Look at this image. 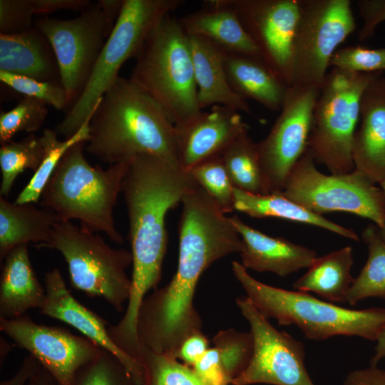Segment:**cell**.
Segmentation results:
<instances>
[{
	"label": "cell",
	"instance_id": "cell-48",
	"mask_svg": "<svg viewBox=\"0 0 385 385\" xmlns=\"http://www.w3.org/2000/svg\"><path fill=\"white\" fill-rule=\"evenodd\" d=\"M385 359V329L382 332L374 348V352L370 359V366H377Z\"/></svg>",
	"mask_w": 385,
	"mask_h": 385
},
{
	"label": "cell",
	"instance_id": "cell-23",
	"mask_svg": "<svg viewBox=\"0 0 385 385\" xmlns=\"http://www.w3.org/2000/svg\"><path fill=\"white\" fill-rule=\"evenodd\" d=\"M0 71L41 81L61 83L52 46L35 26L19 34H0Z\"/></svg>",
	"mask_w": 385,
	"mask_h": 385
},
{
	"label": "cell",
	"instance_id": "cell-38",
	"mask_svg": "<svg viewBox=\"0 0 385 385\" xmlns=\"http://www.w3.org/2000/svg\"><path fill=\"white\" fill-rule=\"evenodd\" d=\"M0 80L16 91L39 100L57 110L68 109L66 92L61 83L41 81L0 71Z\"/></svg>",
	"mask_w": 385,
	"mask_h": 385
},
{
	"label": "cell",
	"instance_id": "cell-44",
	"mask_svg": "<svg viewBox=\"0 0 385 385\" xmlns=\"http://www.w3.org/2000/svg\"><path fill=\"white\" fill-rule=\"evenodd\" d=\"M91 3L90 0H32L34 14L43 15L58 10L81 12Z\"/></svg>",
	"mask_w": 385,
	"mask_h": 385
},
{
	"label": "cell",
	"instance_id": "cell-49",
	"mask_svg": "<svg viewBox=\"0 0 385 385\" xmlns=\"http://www.w3.org/2000/svg\"><path fill=\"white\" fill-rule=\"evenodd\" d=\"M27 385H60L53 376L43 367Z\"/></svg>",
	"mask_w": 385,
	"mask_h": 385
},
{
	"label": "cell",
	"instance_id": "cell-14",
	"mask_svg": "<svg viewBox=\"0 0 385 385\" xmlns=\"http://www.w3.org/2000/svg\"><path fill=\"white\" fill-rule=\"evenodd\" d=\"M319 89L291 86L268 135L257 143L268 193L281 192L307 149Z\"/></svg>",
	"mask_w": 385,
	"mask_h": 385
},
{
	"label": "cell",
	"instance_id": "cell-36",
	"mask_svg": "<svg viewBox=\"0 0 385 385\" xmlns=\"http://www.w3.org/2000/svg\"><path fill=\"white\" fill-rule=\"evenodd\" d=\"M217 349L222 365L232 379L237 377L247 366L254 349L251 332H238L233 329L221 330L212 339Z\"/></svg>",
	"mask_w": 385,
	"mask_h": 385
},
{
	"label": "cell",
	"instance_id": "cell-32",
	"mask_svg": "<svg viewBox=\"0 0 385 385\" xmlns=\"http://www.w3.org/2000/svg\"><path fill=\"white\" fill-rule=\"evenodd\" d=\"M45 148L41 136L31 133L19 141H10L0 148L1 197L9 195L17 176L26 169L34 173L41 166Z\"/></svg>",
	"mask_w": 385,
	"mask_h": 385
},
{
	"label": "cell",
	"instance_id": "cell-11",
	"mask_svg": "<svg viewBox=\"0 0 385 385\" xmlns=\"http://www.w3.org/2000/svg\"><path fill=\"white\" fill-rule=\"evenodd\" d=\"M356 29L349 0H299L292 86L320 90L332 55Z\"/></svg>",
	"mask_w": 385,
	"mask_h": 385
},
{
	"label": "cell",
	"instance_id": "cell-4",
	"mask_svg": "<svg viewBox=\"0 0 385 385\" xmlns=\"http://www.w3.org/2000/svg\"><path fill=\"white\" fill-rule=\"evenodd\" d=\"M86 141L72 145L63 155L43 188L39 203L52 210L58 222L78 220L81 227L102 232L113 242L124 239L115 227L113 209L121 192L129 160L104 170L92 166L83 151Z\"/></svg>",
	"mask_w": 385,
	"mask_h": 385
},
{
	"label": "cell",
	"instance_id": "cell-41",
	"mask_svg": "<svg viewBox=\"0 0 385 385\" xmlns=\"http://www.w3.org/2000/svg\"><path fill=\"white\" fill-rule=\"evenodd\" d=\"M203 385H228L232 379L226 372L217 348H209L192 367Z\"/></svg>",
	"mask_w": 385,
	"mask_h": 385
},
{
	"label": "cell",
	"instance_id": "cell-3",
	"mask_svg": "<svg viewBox=\"0 0 385 385\" xmlns=\"http://www.w3.org/2000/svg\"><path fill=\"white\" fill-rule=\"evenodd\" d=\"M89 128L85 150L109 166L140 154L180 165L175 125L130 78L119 76L98 101Z\"/></svg>",
	"mask_w": 385,
	"mask_h": 385
},
{
	"label": "cell",
	"instance_id": "cell-50",
	"mask_svg": "<svg viewBox=\"0 0 385 385\" xmlns=\"http://www.w3.org/2000/svg\"><path fill=\"white\" fill-rule=\"evenodd\" d=\"M12 349V346L2 337H0V365L4 362Z\"/></svg>",
	"mask_w": 385,
	"mask_h": 385
},
{
	"label": "cell",
	"instance_id": "cell-33",
	"mask_svg": "<svg viewBox=\"0 0 385 385\" xmlns=\"http://www.w3.org/2000/svg\"><path fill=\"white\" fill-rule=\"evenodd\" d=\"M143 385H203L192 367L177 359L141 346Z\"/></svg>",
	"mask_w": 385,
	"mask_h": 385
},
{
	"label": "cell",
	"instance_id": "cell-29",
	"mask_svg": "<svg viewBox=\"0 0 385 385\" xmlns=\"http://www.w3.org/2000/svg\"><path fill=\"white\" fill-rule=\"evenodd\" d=\"M241 133L220 155L234 188L255 195H267L257 143Z\"/></svg>",
	"mask_w": 385,
	"mask_h": 385
},
{
	"label": "cell",
	"instance_id": "cell-34",
	"mask_svg": "<svg viewBox=\"0 0 385 385\" xmlns=\"http://www.w3.org/2000/svg\"><path fill=\"white\" fill-rule=\"evenodd\" d=\"M190 172L198 185L225 214L235 210L234 186L220 156L197 165Z\"/></svg>",
	"mask_w": 385,
	"mask_h": 385
},
{
	"label": "cell",
	"instance_id": "cell-47",
	"mask_svg": "<svg viewBox=\"0 0 385 385\" xmlns=\"http://www.w3.org/2000/svg\"><path fill=\"white\" fill-rule=\"evenodd\" d=\"M109 28L113 30L122 11L124 0H98L97 1Z\"/></svg>",
	"mask_w": 385,
	"mask_h": 385
},
{
	"label": "cell",
	"instance_id": "cell-42",
	"mask_svg": "<svg viewBox=\"0 0 385 385\" xmlns=\"http://www.w3.org/2000/svg\"><path fill=\"white\" fill-rule=\"evenodd\" d=\"M356 4L362 19L357 38L364 41L372 38L376 27L385 21V0H359Z\"/></svg>",
	"mask_w": 385,
	"mask_h": 385
},
{
	"label": "cell",
	"instance_id": "cell-37",
	"mask_svg": "<svg viewBox=\"0 0 385 385\" xmlns=\"http://www.w3.org/2000/svg\"><path fill=\"white\" fill-rule=\"evenodd\" d=\"M73 385H138L123 362L102 349L99 355L80 369Z\"/></svg>",
	"mask_w": 385,
	"mask_h": 385
},
{
	"label": "cell",
	"instance_id": "cell-40",
	"mask_svg": "<svg viewBox=\"0 0 385 385\" xmlns=\"http://www.w3.org/2000/svg\"><path fill=\"white\" fill-rule=\"evenodd\" d=\"M32 0H0V34H19L34 26Z\"/></svg>",
	"mask_w": 385,
	"mask_h": 385
},
{
	"label": "cell",
	"instance_id": "cell-6",
	"mask_svg": "<svg viewBox=\"0 0 385 385\" xmlns=\"http://www.w3.org/2000/svg\"><path fill=\"white\" fill-rule=\"evenodd\" d=\"M130 79L158 103L175 125L186 123L202 111L189 38L171 14L148 35Z\"/></svg>",
	"mask_w": 385,
	"mask_h": 385
},
{
	"label": "cell",
	"instance_id": "cell-18",
	"mask_svg": "<svg viewBox=\"0 0 385 385\" xmlns=\"http://www.w3.org/2000/svg\"><path fill=\"white\" fill-rule=\"evenodd\" d=\"M46 297L40 314L63 322L83 334L101 348L113 353L125 365L138 385H143L140 364L122 351L112 341L108 322L81 304L67 288L61 272L53 269L45 274Z\"/></svg>",
	"mask_w": 385,
	"mask_h": 385
},
{
	"label": "cell",
	"instance_id": "cell-25",
	"mask_svg": "<svg viewBox=\"0 0 385 385\" xmlns=\"http://www.w3.org/2000/svg\"><path fill=\"white\" fill-rule=\"evenodd\" d=\"M222 53L232 90L245 100L252 99L266 108L279 111L289 87L263 60L224 49Z\"/></svg>",
	"mask_w": 385,
	"mask_h": 385
},
{
	"label": "cell",
	"instance_id": "cell-9",
	"mask_svg": "<svg viewBox=\"0 0 385 385\" xmlns=\"http://www.w3.org/2000/svg\"><path fill=\"white\" fill-rule=\"evenodd\" d=\"M40 247L59 251L68 265L71 284L88 297L104 299L115 311L128 301L131 251L109 246L101 236L71 221L57 222L48 242Z\"/></svg>",
	"mask_w": 385,
	"mask_h": 385
},
{
	"label": "cell",
	"instance_id": "cell-46",
	"mask_svg": "<svg viewBox=\"0 0 385 385\" xmlns=\"http://www.w3.org/2000/svg\"><path fill=\"white\" fill-rule=\"evenodd\" d=\"M42 365L34 356H26L15 374L9 379L1 381L0 385H27L39 372Z\"/></svg>",
	"mask_w": 385,
	"mask_h": 385
},
{
	"label": "cell",
	"instance_id": "cell-28",
	"mask_svg": "<svg viewBox=\"0 0 385 385\" xmlns=\"http://www.w3.org/2000/svg\"><path fill=\"white\" fill-rule=\"evenodd\" d=\"M234 207L235 210L252 217H272L311 225L354 241L359 240L354 230L308 210L284 197L281 192L255 195L234 188Z\"/></svg>",
	"mask_w": 385,
	"mask_h": 385
},
{
	"label": "cell",
	"instance_id": "cell-43",
	"mask_svg": "<svg viewBox=\"0 0 385 385\" xmlns=\"http://www.w3.org/2000/svg\"><path fill=\"white\" fill-rule=\"evenodd\" d=\"M209 349V340L200 332L187 337L180 346L176 359H180L185 364L192 367Z\"/></svg>",
	"mask_w": 385,
	"mask_h": 385
},
{
	"label": "cell",
	"instance_id": "cell-45",
	"mask_svg": "<svg viewBox=\"0 0 385 385\" xmlns=\"http://www.w3.org/2000/svg\"><path fill=\"white\" fill-rule=\"evenodd\" d=\"M342 385H385V369L369 366L351 371Z\"/></svg>",
	"mask_w": 385,
	"mask_h": 385
},
{
	"label": "cell",
	"instance_id": "cell-20",
	"mask_svg": "<svg viewBox=\"0 0 385 385\" xmlns=\"http://www.w3.org/2000/svg\"><path fill=\"white\" fill-rule=\"evenodd\" d=\"M230 220L241 237V264L247 270L285 277L308 268L317 257L314 250L282 237L265 235L236 215Z\"/></svg>",
	"mask_w": 385,
	"mask_h": 385
},
{
	"label": "cell",
	"instance_id": "cell-16",
	"mask_svg": "<svg viewBox=\"0 0 385 385\" xmlns=\"http://www.w3.org/2000/svg\"><path fill=\"white\" fill-rule=\"evenodd\" d=\"M263 61L289 86L299 0H227Z\"/></svg>",
	"mask_w": 385,
	"mask_h": 385
},
{
	"label": "cell",
	"instance_id": "cell-15",
	"mask_svg": "<svg viewBox=\"0 0 385 385\" xmlns=\"http://www.w3.org/2000/svg\"><path fill=\"white\" fill-rule=\"evenodd\" d=\"M0 330L37 359L60 385H73L80 369L103 349L66 329L36 323L26 314L11 319H0Z\"/></svg>",
	"mask_w": 385,
	"mask_h": 385
},
{
	"label": "cell",
	"instance_id": "cell-1",
	"mask_svg": "<svg viewBox=\"0 0 385 385\" xmlns=\"http://www.w3.org/2000/svg\"><path fill=\"white\" fill-rule=\"evenodd\" d=\"M181 203L176 273L166 286L145 296L137 319L140 346L175 359L183 342L201 332L202 319L193 304L201 274L215 261L242 249L230 217L201 187Z\"/></svg>",
	"mask_w": 385,
	"mask_h": 385
},
{
	"label": "cell",
	"instance_id": "cell-30",
	"mask_svg": "<svg viewBox=\"0 0 385 385\" xmlns=\"http://www.w3.org/2000/svg\"><path fill=\"white\" fill-rule=\"evenodd\" d=\"M361 235L368 257L349 291L346 303L351 306L371 297L385 299V242L374 224L367 225Z\"/></svg>",
	"mask_w": 385,
	"mask_h": 385
},
{
	"label": "cell",
	"instance_id": "cell-7",
	"mask_svg": "<svg viewBox=\"0 0 385 385\" xmlns=\"http://www.w3.org/2000/svg\"><path fill=\"white\" fill-rule=\"evenodd\" d=\"M185 3L184 0H124L82 93L54 130L58 135L68 139L79 130L119 77L123 63L129 58L135 59L158 22Z\"/></svg>",
	"mask_w": 385,
	"mask_h": 385
},
{
	"label": "cell",
	"instance_id": "cell-19",
	"mask_svg": "<svg viewBox=\"0 0 385 385\" xmlns=\"http://www.w3.org/2000/svg\"><path fill=\"white\" fill-rule=\"evenodd\" d=\"M352 155L354 168L374 183L385 181V76L375 78L366 87L360 101V117Z\"/></svg>",
	"mask_w": 385,
	"mask_h": 385
},
{
	"label": "cell",
	"instance_id": "cell-24",
	"mask_svg": "<svg viewBox=\"0 0 385 385\" xmlns=\"http://www.w3.org/2000/svg\"><path fill=\"white\" fill-rule=\"evenodd\" d=\"M2 264V263H1ZM46 297L31 262L28 244L13 248L3 261L0 277V319H11L40 309Z\"/></svg>",
	"mask_w": 385,
	"mask_h": 385
},
{
	"label": "cell",
	"instance_id": "cell-31",
	"mask_svg": "<svg viewBox=\"0 0 385 385\" xmlns=\"http://www.w3.org/2000/svg\"><path fill=\"white\" fill-rule=\"evenodd\" d=\"M93 114L75 135L64 140H58L55 130L48 128L43 130L41 136L45 148L43 160L29 183L19 194L15 203H36L39 201L43 188L65 153L74 144L80 141L87 142L90 139L89 125Z\"/></svg>",
	"mask_w": 385,
	"mask_h": 385
},
{
	"label": "cell",
	"instance_id": "cell-21",
	"mask_svg": "<svg viewBox=\"0 0 385 385\" xmlns=\"http://www.w3.org/2000/svg\"><path fill=\"white\" fill-rule=\"evenodd\" d=\"M192 53L197 102L201 111L210 106H222L253 114L246 100L231 88L224 68L222 49L202 36H188Z\"/></svg>",
	"mask_w": 385,
	"mask_h": 385
},
{
	"label": "cell",
	"instance_id": "cell-35",
	"mask_svg": "<svg viewBox=\"0 0 385 385\" xmlns=\"http://www.w3.org/2000/svg\"><path fill=\"white\" fill-rule=\"evenodd\" d=\"M43 102L25 96L11 110L0 114V143L11 141L19 132L34 133L43 125L48 113Z\"/></svg>",
	"mask_w": 385,
	"mask_h": 385
},
{
	"label": "cell",
	"instance_id": "cell-5",
	"mask_svg": "<svg viewBox=\"0 0 385 385\" xmlns=\"http://www.w3.org/2000/svg\"><path fill=\"white\" fill-rule=\"evenodd\" d=\"M232 270L247 297L264 317L280 325L298 327L307 339L355 336L376 342L385 329L384 308L351 309L309 293L272 287L255 279L236 261L232 262Z\"/></svg>",
	"mask_w": 385,
	"mask_h": 385
},
{
	"label": "cell",
	"instance_id": "cell-51",
	"mask_svg": "<svg viewBox=\"0 0 385 385\" xmlns=\"http://www.w3.org/2000/svg\"><path fill=\"white\" fill-rule=\"evenodd\" d=\"M379 185L383 188V190L385 192V181L384 183H381ZM379 233H380L381 237L384 240V242H385V227L381 228V229H380V228H379Z\"/></svg>",
	"mask_w": 385,
	"mask_h": 385
},
{
	"label": "cell",
	"instance_id": "cell-8",
	"mask_svg": "<svg viewBox=\"0 0 385 385\" xmlns=\"http://www.w3.org/2000/svg\"><path fill=\"white\" fill-rule=\"evenodd\" d=\"M383 72L352 73L333 68L316 101L307 150L331 174L354 170L353 143L360 101L369 83Z\"/></svg>",
	"mask_w": 385,
	"mask_h": 385
},
{
	"label": "cell",
	"instance_id": "cell-13",
	"mask_svg": "<svg viewBox=\"0 0 385 385\" xmlns=\"http://www.w3.org/2000/svg\"><path fill=\"white\" fill-rule=\"evenodd\" d=\"M236 303L250 324L254 349L245 369L232 385H314L304 365L303 343L274 327L247 297Z\"/></svg>",
	"mask_w": 385,
	"mask_h": 385
},
{
	"label": "cell",
	"instance_id": "cell-2",
	"mask_svg": "<svg viewBox=\"0 0 385 385\" xmlns=\"http://www.w3.org/2000/svg\"><path fill=\"white\" fill-rule=\"evenodd\" d=\"M128 160L121 192L129 220L131 289L125 314L113 328L120 338L133 340L143 300L161 279L168 245L166 214L198 184L190 171L162 158L140 154Z\"/></svg>",
	"mask_w": 385,
	"mask_h": 385
},
{
	"label": "cell",
	"instance_id": "cell-27",
	"mask_svg": "<svg viewBox=\"0 0 385 385\" xmlns=\"http://www.w3.org/2000/svg\"><path fill=\"white\" fill-rule=\"evenodd\" d=\"M353 264L350 246L317 257L307 271L294 282L293 289L314 292L331 303H345L354 281L351 274Z\"/></svg>",
	"mask_w": 385,
	"mask_h": 385
},
{
	"label": "cell",
	"instance_id": "cell-26",
	"mask_svg": "<svg viewBox=\"0 0 385 385\" xmlns=\"http://www.w3.org/2000/svg\"><path fill=\"white\" fill-rule=\"evenodd\" d=\"M56 215L51 210L38 208L33 202L16 204L0 197V262L15 247L34 243L36 247L47 243L56 222Z\"/></svg>",
	"mask_w": 385,
	"mask_h": 385
},
{
	"label": "cell",
	"instance_id": "cell-12",
	"mask_svg": "<svg viewBox=\"0 0 385 385\" xmlns=\"http://www.w3.org/2000/svg\"><path fill=\"white\" fill-rule=\"evenodd\" d=\"M34 26L46 36L56 54L68 111L82 93L112 30L97 2L76 18L45 16L34 20Z\"/></svg>",
	"mask_w": 385,
	"mask_h": 385
},
{
	"label": "cell",
	"instance_id": "cell-10",
	"mask_svg": "<svg viewBox=\"0 0 385 385\" xmlns=\"http://www.w3.org/2000/svg\"><path fill=\"white\" fill-rule=\"evenodd\" d=\"M307 149L297 162L281 193L317 215L349 212L385 227V192L354 168L349 173L325 175ZM323 216V215H322Z\"/></svg>",
	"mask_w": 385,
	"mask_h": 385
},
{
	"label": "cell",
	"instance_id": "cell-39",
	"mask_svg": "<svg viewBox=\"0 0 385 385\" xmlns=\"http://www.w3.org/2000/svg\"><path fill=\"white\" fill-rule=\"evenodd\" d=\"M329 66L352 73H375L385 70V48L350 46L338 48Z\"/></svg>",
	"mask_w": 385,
	"mask_h": 385
},
{
	"label": "cell",
	"instance_id": "cell-17",
	"mask_svg": "<svg viewBox=\"0 0 385 385\" xmlns=\"http://www.w3.org/2000/svg\"><path fill=\"white\" fill-rule=\"evenodd\" d=\"M178 160L190 171L197 165L220 156L249 126L237 111L213 106L186 123L175 125Z\"/></svg>",
	"mask_w": 385,
	"mask_h": 385
},
{
	"label": "cell",
	"instance_id": "cell-22",
	"mask_svg": "<svg viewBox=\"0 0 385 385\" xmlns=\"http://www.w3.org/2000/svg\"><path fill=\"white\" fill-rule=\"evenodd\" d=\"M178 21L188 36H202L227 51L262 58L227 0L205 1L200 9Z\"/></svg>",
	"mask_w": 385,
	"mask_h": 385
}]
</instances>
